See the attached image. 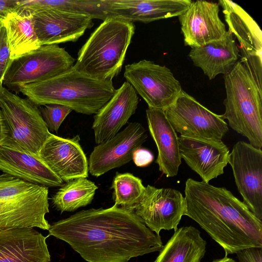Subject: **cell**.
I'll list each match as a JSON object with an SVG mask.
<instances>
[{"instance_id": "obj_1", "label": "cell", "mask_w": 262, "mask_h": 262, "mask_svg": "<svg viewBox=\"0 0 262 262\" xmlns=\"http://www.w3.org/2000/svg\"><path fill=\"white\" fill-rule=\"evenodd\" d=\"M48 231V236L67 242L88 262H127L163 247L160 235L134 211L116 205L77 212L53 223Z\"/></svg>"}, {"instance_id": "obj_2", "label": "cell", "mask_w": 262, "mask_h": 262, "mask_svg": "<svg viewBox=\"0 0 262 262\" xmlns=\"http://www.w3.org/2000/svg\"><path fill=\"white\" fill-rule=\"evenodd\" d=\"M186 215L224 249L225 255L262 248V222L225 187L188 179L185 185Z\"/></svg>"}, {"instance_id": "obj_3", "label": "cell", "mask_w": 262, "mask_h": 262, "mask_svg": "<svg viewBox=\"0 0 262 262\" xmlns=\"http://www.w3.org/2000/svg\"><path fill=\"white\" fill-rule=\"evenodd\" d=\"M112 80L95 79L70 70L49 79L18 88L36 105L59 104L85 115L96 114L113 96Z\"/></svg>"}, {"instance_id": "obj_4", "label": "cell", "mask_w": 262, "mask_h": 262, "mask_svg": "<svg viewBox=\"0 0 262 262\" xmlns=\"http://www.w3.org/2000/svg\"><path fill=\"white\" fill-rule=\"evenodd\" d=\"M135 31L132 22L105 19L79 50L73 68L95 79L112 80L121 71Z\"/></svg>"}, {"instance_id": "obj_5", "label": "cell", "mask_w": 262, "mask_h": 262, "mask_svg": "<svg viewBox=\"0 0 262 262\" xmlns=\"http://www.w3.org/2000/svg\"><path fill=\"white\" fill-rule=\"evenodd\" d=\"M226 96L222 117L255 148L262 147V91L238 60L224 75Z\"/></svg>"}, {"instance_id": "obj_6", "label": "cell", "mask_w": 262, "mask_h": 262, "mask_svg": "<svg viewBox=\"0 0 262 262\" xmlns=\"http://www.w3.org/2000/svg\"><path fill=\"white\" fill-rule=\"evenodd\" d=\"M48 187L7 173L0 174V229L38 228L49 230Z\"/></svg>"}, {"instance_id": "obj_7", "label": "cell", "mask_w": 262, "mask_h": 262, "mask_svg": "<svg viewBox=\"0 0 262 262\" xmlns=\"http://www.w3.org/2000/svg\"><path fill=\"white\" fill-rule=\"evenodd\" d=\"M0 109L7 133L2 145L38 156L51 133L38 106L28 98L12 93L2 84L0 85Z\"/></svg>"}, {"instance_id": "obj_8", "label": "cell", "mask_w": 262, "mask_h": 262, "mask_svg": "<svg viewBox=\"0 0 262 262\" xmlns=\"http://www.w3.org/2000/svg\"><path fill=\"white\" fill-rule=\"evenodd\" d=\"M75 59L57 45H42L12 60L5 74L3 85L17 91L28 84L43 81L70 70Z\"/></svg>"}, {"instance_id": "obj_9", "label": "cell", "mask_w": 262, "mask_h": 262, "mask_svg": "<svg viewBox=\"0 0 262 262\" xmlns=\"http://www.w3.org/2000/svg\"><path fill=\"white\" fill-rule=\"evenodd\" d=\"M163 111L175 131L181 137L222 140L229 130L221 115L211 112L183 90Z\"/></svg>"}, {"instance_id": "obj_10", "label": "cell", "mask_w": 262, "mask_h": 262, "mask_svg": "<svg viewBox=\"0 0 262 262\" xmlns=\"http://www.w3.org/2000/svg\"><path fill=\"white\" fill-rule=\"evenodd\" d=\"M124 77L149 108L165 110L182 91L169 68L146 59L127 64Z\"/></svg>"}, {"instance_id": "obj_11", "label": "cell", "mask_w": 262, "mask_h": 262, "mask_svg": "<svg viewBox=\"0 0 262 262\" xmlns=\"http://www.w3.org/2000/svg\"><path fill=\"white\" fill-rule=\"evenodd\" d=\"M235 184L243 202L262 221V150L238 141L229 154Z\"/></svg>"}, {"instance_id": "obj_12", "label": "cell", "mask_w": 262, "mask_h": 262, "mask_svg": "<svg viewBox=\"0 0 262 262\" xmlns=\"http://www.w3.org/2000/svg\"><path fill=\"white\" fill-rule=\"evenodd\" d=\"M133 211L148 228L159 235L162 230L178 229L185 215L186 201L179 190L148 185Z\"/></svg>"}, {"instance_id": "obj_13", "label": "cell", "mask_w": 262, "mask_h": 262, "mask_svg": "<svg viewBox=\"0 0 262 262\" xmlns=\"http://www.w3.org/2000/svg\"><path fill=\"white\" fill-rule=\"evenodd\" d=\"M147 137L141 123L130 122L114 137L94 147L88 160L89 172L98 177L128 163Z\"/></svg>"}, {"instance_id": "obj_14", "label": "cell", "mask_w": 262, "mask_h": 262, "mask_svg": "<svg viewBox=\"0 0 262 262\" xmlns=\"http://www.w3.org/2000/svg\"><path fill=\"white\" fill-rule=\"evenodd\" d=\"M33 18L41 46L75 42L94 25L91 15L58 8L42 11Z\"/></svg>"}, {"instance_id": "obj_15", "label": "cell", "mask_w": 262, "mask_h": 262, "mask_svg": "<svg viewBox=\"0 0 262 262\" xmlns=\"http://www.w3.org/2000/svg\"><path fill=\"white\" fill-rule=\"evenodd\" d=\"M220 5L211 1H192L178 16L185 46L200 47L223 38L227 33L219 16Z\"/></svg>"}, {"instance_id": "obj_16", "label": "cell", "mask_w": 262, "mask_h": 262, "mask_svg": "<svg viewBox=\"0 0 262 262\" xmlns=\"http://www.w3.org/2000/svg\"><path fill=\"white\" fill-rule=\"evenodd\" d=\"M80 137L62 138L51 134L41 148L38 157L63 181L88 177L86 157Z\"/></svg>"}, {"instance_id": "obj_17", "label": "cell", "mask_w": 262, "mask_h": 262, "mask_svg": "<svg viewBox=\"0 0 262 262\" xmlns=\"http://www.w3.org/2000/svg\"><path fill=\"white\" fill-rule=\"evenodd\" d=\"M191 2V0H103L102 10L105 19L114 18L147 24L178 17L187 9Z\"/></svg>"}, {"instance_id": "obj_18", "label": "cell", "mask_w": 262, "mask_h": 262, "mask_svg": "<svg viewBox=\"0 0 262 262\" xmlns=\"http://www.w3.org/2000/svg\"><path fill=\"white\" fill-rule=\"evenodd\" d=\"M181 159L202 181L209 183L224 173L229 162V149L222 140L179 137Z\"/></svg>"}, {"instance_id": "obj_19", "label": "cell", "mask_w": 262, "mask_h": 262, "mask_svg": "<svg viewBox=\"0 0 262 262\" xmlns=\"http://www.w3.org/2000/svg\"><path fill=\"white\" fill-rule=\"evenodd\" d=\"M138 103L137 92L124 82L94 116L92 128L96 143L104 142L119 132L135 113Z\"/></svg>"}, {"instance_id": "obj_20", "label": "cell", "mask_w": 262, "mask_h": 262, "mask_svg": "<svg viewBox=\"0 0 262 262\" xmlns=\"http://www.w3.org/2000/svg\"><path fill=\"white\" fill-rule=\"evenodd\" d=\"M47 237L32 228L0 229V262H50Z\"/></svg>"}, {"instance_id": "obj_21", "label": "cell", "mask_w": 262, "mask_h": 262, "mask_svg": "<svg viewBox=\"0 0 262 262\" xmlns=\"http://www.w3.org/2000/svg\"><path fill=\"white\" fill-rule=\"evenodd\" d=\"M0 170L47 187L63 184V181L38 156L4 145L0 146Z\"/></svg>"}, {"instance_id": "obj_22", "label": "cell", "mask_w": 262, "mask_h": 262, "mask_svg": "<svg viewBox=\"0 0 262 262\" xmlns=\"http://www.w3.org/2000/svg\"><path fill=\"white\" fill-rule=\"evenodd\" d=\"M146 115L150 134L158 149L155 162L166 177L176 176L182 159L177 134L163 110L148 107Z\"/></svg>"}, {"instance_id": "obj_23", "label": "cell", "mask_w": 262, "mask_h": 262, "mask_svg": "<svg viewBox=\"0 0 262 262\" xmlns=\"http://www.w3.org/2000/svg\"><path fill=\"white\" fill-rule=\"evenodd\" d=\"M239 54L238 46L232 34L227 30L222 39L191 48L188 56L193 64L212 80L219 74L229 73L238 61Z\"/></svg>"}, {"instance_id": "obj_24", "label": "cell", "mask_w": 262, "mask_h": 262, "mask_svg": "<svg viewBox=\"0 0 262 262\" xmlns=\"http://www.w3.org/2000/svg\"><path fill=\"white\" fill-rule=\"evenodd\" d=\"M206 245L198 229L183 226L174 231L154 262H201Z\"/></svg>"}, {"instance_id": "obj_25", "label": "cell", "mask_w": 262, "mask_h": 262, "mask_svg": "<svg viewBox=\"0 0 262 262\" xmlns=\"http://www.w3.org/2000/svg\"><path fill=\"white\" fill-rule=\"evenodd\" d=\"M228 30L239 43V50L262 54V32L255 21L241 7L228 0H220Z\"/></svg>"}, {"instance_id": "obj_26", "label": "cell", "mask_w": 262, "mask_h": 262, "mask_svg": "<svg viewBox=\"0 0 262 262\" xmlns=\"http://www.w3.org/2000/svg\"><path fill=\"white\" fill-rule=\"evenodd\" d=\"M13 60L41 46L36 35L33 15L12 11L2 20Z\"/></svg>"}, {"instance_id": "obj_27", "label": "cell", "mask_w": 262, "mask_h": 262, "mask_svg": "<svg viewBox=\"0 0 262 262\" xmlns=\"http://www.w3.org/2000/svg\"><path fill=\"white\" fill-rule=\"evenodd\" d=\"M92 181L79 178L67 182L51 198L53 206L61 213L74 211L91 203L97 190Z\"/></svg>"}, {"instance_id": "obj_28", "label": "cell", "mask_w": 262, "mask_h": 262, "mask_svg": "<svg viewBox=\"0 0 262 262\" xmlns=\"http://www.w3.org/2000/svg\"><path fill=\"white\" fill-rule=\"evenodd\" d=\"M111 188L114 190L115 205L133 211L145 187L143 185L142 180L133 174L117 172L113 179Z\"/></svg>"}, {"instance_id": "obj_29", "label": "cell", "mask_w": 262, "mask_h": 262, "mask_svg": "<svg viewBox=\"0 0 262 262\" xmlns=\"http://www.w3.org/2000/svg\"><path fill=\"white\" fill-rule=\"evenodd\" d=\"M38 108L49 130L56 133L66 118L73 111L68 106L59 104L40 105Z\"/></svg>"}, {"instance_id": "obj_30", "label": "cell", "mask_w": 262, "mask_h": 262, "mask_svg": "<svg viewBox=\"0 0 262 262\" xmlns=\"http://www.w3.org/2000/svg\"><path fill=\"white\" fill-rule=\"evenodd\" d=\"M11 61L6 31L2 23L0 28V85L3 84L5 74Z\"/></svg>"}, {"instance_id": "obj_31", "label": "cell", "mask_w": 262, "mask_h": 262, "mask_svg": "<svg viewBox=\"0 0 262 262\" xmlns=\"http://www.w3.org/2000/svg\"><path fill=\"white\" fill-rule=\"evenodd\" d=\"M262 248H248L236 252L239 262H262Z\"/></svg>"}, {"instance_id": "obj_32", "label": "cell", "mask_w": 262, "mask_h": 262, "mask_svg": "<svg viewBox=\"0 0 262 262\" xmlns=\"http://www.w3.org/2000/svg\"><path fill=\"white\" fill-rule=\"evenodd\" d=\"M154 159V155L150 150L140 147L134 152L132 160L137 166L145 167L152 163Z\"/></svg>"}, {"instance_id": "obj_33", "label": "cell", "mask_w": 262, "mask_h": 262, "mask_svg": "<svg viewBox=\"0 0 262 262\" xmlns=\"http://www.w3.org/2000/svg\"><path fill=\"white\" fill-rule=\"evenodd\" d=\"M19 0H0V20L13 11Z\"/></svg>"}, {"instance_id": "obj_34", "label": "cell", "mask_w": 262, "mask_h": 262, "mask_svg": "<svg viewBox=\"0 0 262 262\" xmlns=\"http://www.w3.org/2000/svg\"><path fill=\"white\" fill-rule=\"evenodd\" d=\"M6 130L4 119L2 112L0 109V146L3 144L6 137Z\"/></svg>"}, {"instance_id": "obj_35", "label": "cell", "mask_w": 262, "mask_h": 262, "mask_svg": "<svg viewBox=\"0 0 262 262\" xmlns=\"http://www.w3.org/2000/svg\"><path fill=\"white\" fill-rule=\"evenodd\" d=\"M212 262H236L234 259L225 255L224 257L219 259H215Z\"/></svg>"}, {"instance_id": "obj_36", "label": "cell", "mask_w": 262, "mask_h": 262, "mask_svg": "<svg viewBox=\"0 0 262 262\" xmlns=\"http://www.w3.org/2000/svg\"><path fill=\"white\" fill-rule=\"evenodd\" d=\"M1 24H2V21L0 20V28H1Z\"/></svg>"}]
</instances>
